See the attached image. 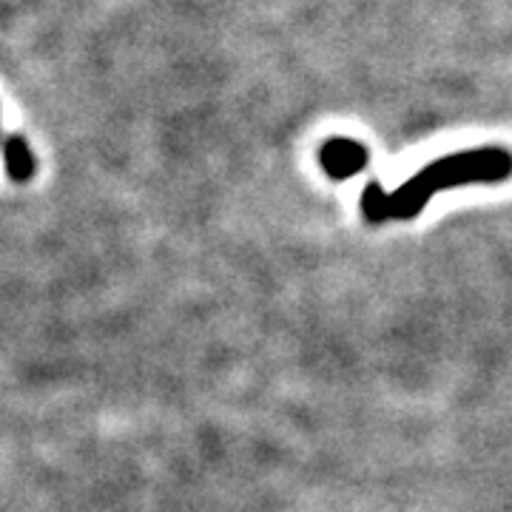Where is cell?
I'll list each match as a JSON object with an SVG mask.
<instances>
[{"label":"cell","mask_w":512,"mask_h":512,"mask_svg":"<svg viewBox=\"0 0 512 512\" xmlns=\"http://www.w3.org/2000/svg\"><path fill=\"white\" fill-rule=\"evenodd\" d=\"M512 177V154L501 146L467 148L447 154L421 168L396 191H384L379 183H367L359 208L367 222L416 220L424 205L447 188L461 185H493Z\"/></svg>","instance_id":"6da1fadb"},{"label":"cell","mask_w":512,"mask_h":512,"mask_svg":"<svg viewBox=\"0 0 512 512\" xmlns=\"http://www.w3.org/2000/svg\"><path fill=\"white\" fill-rule=\"evenodd\" d=\"M319 163L330 180H350L370 163V151L359 140L350 137H333L319 148Z\"/></svg>","instance_id":"7a4b0ae2"},{"label":"cell","mask_w":512,"mask_h":512,"mask_svg":"<svg viewBox=\"0 0 512 512\" xmlns=\"http://www.w3.org/2000/svg\"><path fill=\"white\" fill-rule=\"evenodd\" d=\"M3 154H6V168H9L12 177L23 180V177L32 174V154H29V148H26L23 140L12 137V140L6 143V151H3Z\"/></svg>","instance_id":"3957f363"}]
</instances>
